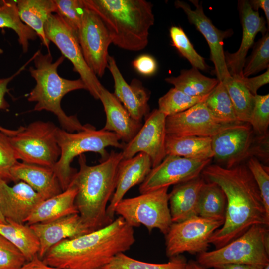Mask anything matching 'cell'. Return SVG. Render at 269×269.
<instances>
[{
    "instance_id": "3957f363",
    "label": "cell",
    "mask_w": 269,
    "mask_h": 269,
    "mask_svg": "<svg viewBox=\"0 0 269 269\" xmlns=\"http://www.w3.org/2000/svg\"><path fill=\"white\" fill-rule=\"evenodd\" d=\"M122 159L121 152L112 151L106 160L89 166L84 154L79 156L80 168L69 186L77 189L75 205L90 232L104 227L113 221L107 215V203L114 193L118 167Z\"/></svg>"
},
{
    "instance_id": "836d02e7",
    "label": "cell",
    "mask_w": 269,
    "mask_h": 269,
    "mask_svg": "<svg viewBox=\"0 0 269 269\" xmlns=\"http://www.w3.org/2000/svg\"><path fill=\"white\" fill-rule=\"evenodd\" d=\"M205 103L213 116L225 124H234L240 122L227 90L222 83L219 81L209 94Z\"/></svg>"
},
{
    "instance_id": "7402d4cb",
    "label": "cell",
    "mask_w": 269,
    "mask_h": 269,
    "mask_svg": "<svg viewBox=\"0 0 269 269\" xmlns=\"http://www.w3.org/2000/svg\"><path fill=\"white\" fill-rule=\"evenodd\" d=\"M152 168L150 157L145 153H139L134 157L122 159L119 163L114 193L107 208L109 218L114 219L115 208L130 189L141 184Z\"/></svg>"
},
{
    "instance_id": "e575fe53",
    "label": "cell",
    "mask_w": 269,
    "mask_h": 269,
    "mask_svg": "<svg viewBox=\"0 0 269 269\" xmlns=\"http://www.w3.org/2000/svg\"><path fill=\"white\" fill-rule=\"evenodd\" d=\"M187 261L178 255L165 263L156 264L137 260L120 253L115 256L102 269H186Z\"/></svg>"
},
{
    "instance_id": "484cf974",
    "label": "cell",
    "mask_w": 269,
    "mask_h": 269,
    "mask_svg": "<svg viewBox=\"0 0 269 269\" xmlns=\"http://www.w3.org/2000/svg\"><path fill=\"white\" fill-rule=\"evenodd\" d=\"M77 189L72 186L61 193L40 202L33 210L25 223L31 225L46 223L73 214H78L75 205Z\"/></svg>"
},
{
    "instance_id": "60d3db41",
    "label": "cell",
    "mask_w": 269,
    "mask_h": 269,
    "mask_svg": "<svg viewBox=\"0 0 269 269\" xmlns=\"http://www.w3.org/2000/svg\"><path fill=\"white\" fill-rule=\"evenodd\" d=\"M246 164L259 189L266 210L269 214V174L267 168L263 166L257 158L248 159Z\"/></svg>"
},
{
    "instance_id": "f1b7e54d",
    "label": "cell",
    "mask_w": 269,
    "mask_h": 269,
    "mask_svg": "<svg viewBox=\"0 0 269 269\" xmlns=\"http://www.w3.org/2000/svg\"><path fill=\"white\" fill-rule=\"evenodd\" d=\"M0 224V234L7 239L22 253L26 262L38 255L40 249L39 239L29 225L12 221Z\"/></svg>"
},
{
    "instance_id": "9c48e42d",
    "label": "cell",
    "mask_w": 269,
    "mask_h": 269,
    "mask_svg": "<svg viewBox=\"0 0 269 269\" xmlns=\"http://www.w3.org/2000/svg\"><path fill=\"white\" fill-rule=\"evenodd\" d=\"M58 128L51 122L36 121L15 130L8 136L18 160L53 168L61 153L56 137Z\"/></svg>"
},
{
    "instance_id": "8992f818",
    "label": "cell",
    "mask_w": 269,
    "mask_h": 269,
    "mask_svg": "<svg viewBox=\"0 0 269 269\" xmlns=\"http://www.w3.org/2000/svg\"><path fill=\"white\" fill-rule=\"evenodd\" d=\"M57 141L60 149L59 160L53 170L60 183L62 191L66 190L77 172L71 166L73 159L86 152H93L101 155L100 161L106 160L109 153L106 148L110 146L123 149L124 143L114 133L96 130L93 127L76 133L58 128Z\"/></svg>"
},
{
    "instance_id": "6da1fadb",
    "label": "cell",
    "mask_w": 269,
    "mask_h": 269,
    "mask_svg": "<svg viewBox=\"0 0 269 269\" xmlns=\"http://www.w3.org/2000/svg\"><path fill=\"white\" fill-rule=\"evenodd\" d=\"M201 175L207 181L218 184L227 199L224 223L209 240L216 249L237 238L254 225L269 226V214L246 163L231 168L209 164Z\"/></svg>"
},
{
    "instance_id": "f5cc1de1",
    "label": "cell",
    "mask_w": 269,
    "mask_h": 269,
    "mask_svg": "<svg viewBox=\"0 0 269 269\" xmlns=\"http://www.w3.org/2000/svg\"><path fill=\"white\" fill-rule=\"evenodd\" d=\"M263 269H269V264L264 266Z\"/></svg>"
},
{
    "instance_id": "83f0119b",
    "label": "cell",
    "mask_w": 269,
    "mask_h": 269,
    "mask_svg": "<svg viewBox=\"0 0 269 269\" xmlns=\"http://www.w3.org/2000/svg\"><path fill=\"white\" fill-rule=\"evenodd\" d=\"M165 150L166 155L191 159H212L214 155L210 137L166 134Z\"/></svg>"
},
{
    "instance_id": "ac0fdd59",
    "label": "cell",
    "mask_w": 269,
    "mask_h": 269,
    "mask_svg": "<svg viewBox=\"0 0 269 269\" xmlns=\"http://www.w3.org/2000/svg\"><path fill=\"white\" fill-rule=\"evenodd\" d=\"M238 9L242 27L240 46L238 51L233 53L225 51L224 56L226 65L230 75L242 77L247 54L253 45L256 35L260 32L264 35L269 29L266 26L265 19L260 16L258 11L252 9L248 0H239Z\"/></svg>"
},
{
    "instance_id": "1f68e13d",
    "label": "cell",
    "mask_w": 269,
    "mask_h": 269,
    "mask_svg": "<svg viewBox=\"0 0 269 269\" xmlns=\"http://www.w3.org/2000/svg\"><path fill=\"white\" fill-rule=\"evenodd\" d=\"M4 27L15 32L24 53L28 51L29 40H35L37 36L36 33L20 19L17 2L15 0H0V28Z\"/></svg>"
},
{
    "instance_id": "816d5d0a",
    "label": "cell",
    "mask_w": 269,
    "mask_h": 269,
    "mask_svg": "<svg viewBox=\"0 0 269 269\" xmlns=\"http://www.w3.org/2000/svg\"><path fill=\"white\" fill-rule=\"evenodd\" d=\"M7 222L5 219V217L3 215L1 209H0V224H6Z\"/></svg>"
},
{
    "instance_id": "5b68a950",
    "label": "cell",
    "mask_w": 269,
    "mask_h": 269,
    "mask_svg": "<svg viewBox=\"0 0 269 269\" xmlns=\"http://www.w3.org/2000/svg\"><path fill=\"white\" fill-rule=\"evenodd\" d=\"M34 55L35 67H30L29 70L36 84L27 98L30 102H36L34 110H46L53 113L63 129L69 132H80L92 128L93 126L89 124L82 125L76 115L68 116L61 108V100L67 93L80 89L87 90L85 84L80 78L68 80L59 76L57 69L65 57L62 55L53 62L50 52L43 54L38 50Z\"/></svg>"
},
{
    "instance_id": "277c9868",
    "label": "cell",
    "mask_w": 269,
    "mask_h": 269,
    "mask_svg": "<svg viewBox=\"0 0 269 269\" xmlns=\"http://www.w3.org/2000/svg\"><path fill=\"white\" fill-rule=\"evenodd\" d=\"M83 2L101 19L112 43L132 51L146 47L149 29L154 23L150 2L145 0H83Z\"/></svg>"
},
{
    "instance_id": "f546056e",
    "label": "cell",
    "mask_w": 269,
    "mask_h": 269,
    "mask_svg": "<svg viewBox=\"0 0 269 269\" xmlns=\"http://www.w3.org/2000/svg\"><path fill=\"white\" fill-rule=\"evenodd\" d=\"M165 80L176 89L193 97L209 95L219 82L217 79L206 77L194 67L182 70L179 76L167 77Z\"/></svg>"
},
{
    "instance_id": "8fae6325",
    "label": "cell",
    "mask_w": 269,
    "mask_h": 269,
    "mask_svg": "<svg viewBox=\"0 0 269 269\" xmlns=\"http://www.w3.org/2000/svg\"><path fill=\"white\" fill-rule=\"evenodd\" d=\"M224 222L195 215L172 223L165 235L166 256L171 258L185 252L199 254L207 251L209 238Z\"/></svg>"
},
{
    "instance_id": "ab89813d",
    "label": "cell",
    "mask_w": 269,
    "mask_h": 269,
    "mask_svg": "<svg viewBox=\"0 0 269 269\" xmlns=\"http://www.w3.org/2000/svg\"><path fill=\"white\" fill-rule=\"evenodd\" d=\"M249 124L259 135L267 134L269 125V94L255 95V104Z\"/></svg>"
},
{
    "instance_id": "c3c4849f",
    "label": "cell",
    "mask_w": 269,
    "mask_h": 269,
    "mask_svg": "<svg viewBox=\"0 0 269 269\" xmlns=\"http://www.w3.org/2000/svg\"><path fill=\"white\" fill-rule=\"evenodd\" d=\"M249 3L254 11H258L259 8L262 9L266 18L268 29L269 27V0H248Z\"/></svg>"
},
{
    "instance_id": "f907efd6",
    "label": "cell",
    "mask_w": 269,
    "mask_h": 269,
    "mask_svg": "<svg viewBox=\"0 0 269 269\" xmlns=\"http://www.w3.org/2000/svg\"><path fill=\"white\" fill-rule=\"evenodd\" d=\"M186 269H207L200 265L197 262L190 260L187 263Z\"/></svg>"
},
{
    "instance_id": "f35d334b",
    "label": "cell",
    "mask_w": 269,
    "mask_h": 269,
    "mask_svg": "<svg viewBox=\"0 0 269 269\" xmlns=\"http://www.w3.org/2000/svg\"><path fill=\"white\" fill-rule=\"evenodd\" d=\"M57 14L77 37L85 6L83 0H54Z\"/></svg>"
},
{
    "instance_id": "7a4b0ae2",
    "label": "cell",
    "mask_w": 269,
    "mask_h": 269,
    "mask_svg": "<svg viewBox=\"0 0 269 269\" xmlns=\"http://www.w3.org/2000/svg\"><path fill=\"white\" fill-rule=\"evenodd\" d=\"M135 241L134 228L119 216L104 227L59 242L42 259L63 269H102L117 254L129 250Z\"/></svg>"
},
{
    "instance_id": "4316f807",
    "label": "cell",
    "mask_w": 269,
    "mask_h": 269,
    "mask_svg": "<svg viewBox=\"0 0 269 269\" xmlns=\"http://www.w3.org/2000/svg\"><path fill=\"white\" fill-rule=\"evenodd\" d=\"M17 7L21 21L31 28L40 38L49 52V43L47 39L44 25L57 7L54 0H18Z\"/></svg>"
},
{
    "instance_id": "ee69618b",
    "label": "cell",
    "mask_w": 269,
    "mask_h": 269,
    "mask_svg": "<svg viewBox=\"0 0 269 269\" xmlns=\"http://www.w3.org/2000/svg\"><path fill=\"white\" fill-rule=\"evenodd\" d=\"M35 55L33 56L24 65H23L16 73L13 74L12 76L4 78H0V109L6 110L9 107V105L5 99V95L6 93L9 91V89L7 88L8 83L16 76H17L21 72L25 69L26 66L28 64L33 60L34 58ZM15 130H9L4 128L0 126V131H1L3 133L5 134L8 136H10L13 134L15 132Z\"/></svg>"
},
{
    "instance_id": "ba28073f",
    "label": "cell",
    "mask_w": 269,
    "mask_h": 269,
    "mask_svg": "<svg viewBox=\"0 0 269 269\" xmlns=\"http://www.w3.org/2000/svg\"><path fill=\"white\" fill-rule=\"evenodd\" d=\"M254 133L249 123H240L227 126L212 136L213 158L216 164L231 168L252 157L268 159V134L255 137Z\"/></svg>"
},
{
    "instance_id": "7dc6e473",
    "label": "cell",
    "mask_w": 269,
    "mask_h": 269,
    "mask_svg": "<svg viewBox=\"0 0 269 269\" xmlns=\"http://www.w3.org/2000/svg\"><path fill=\"white\" fill-rule=\"evenodd\" d=\"M17 269H63L52 267L46 264L38 255L30 261L26 262L21 267Z\"/></svg>"
},
{
    "instance_id": "d6986e66",
    "label": "cell",
    "mask_w": 269,
    "mask_h": 269,
    "mask_svg": "<svg viewBox=\"0 0 269 269\" xmlns=\"http://www.w3.org/2000/svg\"><path fill=\"white\" fill-rule=\"evenodd\" d=\"M44 200L23 181L10 186L6 181L0 180V209L6 221L25 223L34 208Z\"/></svg>"
},
{
    "instance_id": "44dd1931",
    "label": "cell",
    "mask_w": 269,
    "mask_h": 269,
    "mask_svg": "<svg viewBox=\"0 0 269 269\" xmlns=\"http://www.w3.org/2000/svg\"><path fill=\"white\" fill-rule=\"evenodd\" d=\"M40 242L38 256L42 259L48 251L59 242L90 232L79 214L67 215L53 221L29 225Z\"/></svg>"
},
{
    "instance_id": "d6a6232c",
    "label": "cell",
    "mask_w": 269,
    "mask_h": 269,
    "mask_svg": "<svg viewBox=\"0 0 269 269\" xmlns=\"http://www.w3.org/2000/svg\"><path fill=\"white\" fill-rule=\"evenodd\" d=\"M222 83L231 100L238 120L249 123L255 104V96L236 78L230 76Z\"/></svg>"
},
{
    "instance_id": "30bf717a",
    "label": "cell",
    "mask_w": 269,
    "mask_h": 269,
    "mask_svg": "<svg viewBox=\"0 0 269 269\" xmlns=\"http://www.w3.org/2000/svg\"><path fill=\"white\" fill-rule=\"evenodd\" d=\"M168 187L123 199L115 208V214L130 226L144 225L149 232L158 229L164 235L172 221L169 207Z\"/></svg>"
},
{
    "instance_id": "e0dca14e",
    "label": "cell",
    "mask_w": 269,
    "mask_h": 269,
    "mask_svg": "<svg viewBox=\"0 0 269 269\" xmlns=\"http://www.w3.org/2000/svg\"><path fill=\"white\" fill-rule=\"evenodd\" d=\"M217 120L205 101L166 118L167 134L212 137L227 126Z\"/></svg>"
},
{
    "instance_id": "5bb4252c",
    "label": "cell",
    "mask_w": 269,
    "mask_h": 269,
    "mask_svg": "<svg viewBox=\"0 0 269 269\" xmlns=\"http://www.w3.org/2000/svg\"><path fill=\"white\" fill-rule=\"evenodd\" d=\"M212 159H191L166 155L157 166L152 168L140 184V194L191 180L200 176Z\"/></svg>"
},
{
    "instance_id": "8d00e7d4",
    "label": "cell",
    "mask_w": 269,
    "mask_h": 269,
    "mask_svg": "<svg viewBox=\"0 0 269 269\" xmlns=\"http://www.w3.org/2000/svg\"><path fill=\"white\" fill-rule=\"evenodd\" d=\"M169 32L172 45L190 62L192 67L202 71L208 70L209 67L205 63L204 58L196 52L181 27L172 26Z\"/></svg>"
},
{
    "instance_id": "681fc988",
    "label": "cell",
    "mask_w": 269,
    "mask_h": 269,
    "mask_svg": "<svg viewBox=\"0 0 269 269\" xmlns=\"http://www.w3.org/2000/svg\"><path fill=\"white\" fill-rule=\"evenodd\" d=\"M264 267L258 265L228 264L215 267L214 269H263Z\"/></svg>"
},
{
    "instance_id": "cb8c5ba5",
    "label": "cell",
    "mask_w": 269,
    "mask_h": 269,
    "mask_svg": "<svg viewBox=\"0 0 269 269\" xmlns=\"http://www.w3.org/2000/svg\"><path fill=\"white\" fill-rule=\"evenodd\" d=\"M10 173L13 182H25L45 199L63 191L52 168L17 162L11 168Z\"/></svg>"
},
{
    "instance_id": "ffe728a7",
    "label": "cell",
    "mask_w": 269,
    "mask_h": 269,
    "mask_svg": "<svg viewBox=\"0 0 269 269\" xmlns=\"http://www.w3.org/2000/svg\"><path fill=\"white\" fill-rule=\"evenodd\" d=\"M108 68L114 80V95L134 120L141 122L142 119L149 113L148 102L150 91L136 78L128 84L121 73L115 59L110 55L108 57Z\"/></svg>"
},
{
    "instance_id": "d590c367",
    "label": "cell",
    "mask_w": 269,
    "mask_h": 269,
    "mask_svg": "<svg viewBox=\"0 0 269 269\" xmlns=\"http://www.w3.org/2000/svg\"><path fill=\"white\" fill-rule=\"evenodd\" d=\"M209 95L203 97L190 96L176 89L171 88L158 100V110L166 117L182 112L195 104L204 102Z\"/></svg>"
},
{
    "instance_id": "d4e9b609",
    "label": "cell",
    "mask_w": 269,
    "mask_h": 269,
    "mask_svg": "<svg viewBox=\"0 0 269 269\" xmlns=\"http://www.w3.org/2000/svg\"><path fill=\"white\" fill-rule=\"evenodd\" d=\"M205 182L201 174L191 180L174 185L168 194L169 207L173 223L197 215L199 195Z\"/></svg>"
},
{
    "instance_id": "f6af8a7d",
    "label": "cell",
    "mask_w": 269,
    "mask_h": 269,
    "mask_svg": "<svg viewBox=\"0 0 269 269\" xmlns=\"http://www.w3.org/2000/svg\"><path fill=\"white\" fill-rule=\"evenodd\" d=\"M132 65L139 74L150 76L154 75L157 70V63L154 57L149 54H142L133 60Z\"/></svg>"
},
{
    "instance_id": "7bdbcfd3",
    "label": "cell",
    "mask_w": 269,
    "mask_h": 269,
    "mask_svg": "<svg viewBox=\"0 0 269 269\" xmlns=\"http://www.w3.org/2000/svg\"><path fill=\"white\" fill-rule=\"evenodd\" d=\"M26 262L19 250L0 234V269H17Z\"/></svg>"
},
{
    "instance_id": "2e32d148",
    "label": "cell",
    "mask_w": 269,
    "mask_h": 269,
    "mask_svg": "<svg viewBox=\"0 0 269 269\" xmlns=\"http://www.w3.org/2000/svg\"><path fill=\"white\" fill-rule=\"evenodd\" d=\"M189 1L194 5V10L184 1L176 0L174 5L183 10L189 22L205 37L210 48V60L214 65V73L218 80L222 82L231 76L226 65L223 41L231 36L233 31L231 29L223 31L217 28L205 14L202 2L198 0Z\"/></svg>"
},
{
    "instance_id": "4dcf8cb0",
    "label": "cell",
    "mask_w": 269,
    "mask_h": 269,
    "mask_svg": "<svg viewBox=\"0 0 269 269\" xmlns=\"http://www.w3.org/2000/svg\"><path fill=\"white\" fill-rule=\"evenodd\" d=\"M226 205V197L222 188L214 182H205L199 195L197 215L224 220Z\"/></svg>"
},
{
    "instance_id": "bcb514c9",
    "label": "cell",
    "mask_w": 269,
    "mask_h": 269,
    "mask_svg": "<svg viewBox=\"0 0 269 269\" xmlns=\"http://www.w3.org/2000/svg\"><path fill=\"white\" fill-rule=\"evenodd\" d=\"M239 80L253 95L257 94V90L262 86L269 82V69L259 76L253 78L233 77Z\"/></svg>"
},
{
    "instance_id": "74e56055",
    "label": "cell",
    "mask_w": 269,
    "mask_h": 269,
    "mask_svg": "<svg viewBox=\"0 0 269 269\" xmlns=\"http://www.w3.org/2000/svg\"><path fill=\"white\" fill-rule=\"evenodd\" d=\"M269 67V33L268 31L254 45L251 55L246 59L242 71L243 77Z\"/></svg>"
},
{
    "instance_id": "9a60e30c",
    "label": "cell",
    "mask_w": 269,
    "mask_h": 269,
    "mask_svg": "<svg viewBox=\"0 0 269 269\" xmlns=\"http://www.w3.org/2000/svg\"><path fill=\"white\" fill-rule=\"evenodd\" d=\"M166 118L158 109L149 113L137 134L129 142L124 143L121 151L123 159L141 152L150 157L152 168L158 165L166 156Z\"/></svg>"
},
{
    "instance_id": "7c38bea8",
    "label": "cell",
    "mask_w": 269,
    "mask_h": 269,
    "mask_svg": "<svg viewBox=\"0 0 269 269\" xmlns=\"http://www.w3.org/2000/svg\"><path fill=\"white\" fill-rule=\"evenodd\" d=\"M47 39L58 48L64 57L68 59L85 84L87 90L96 99H99L103 86L88 67L83 57L77 37L57 14H52L44 25Z\"/></svg>"
},
{
    "instance_id": "52a82bcc",
    "label": "cell",
    "mask_w": 269,
    "mask_h": 269,
    "mask_svg": "<svg viewBox=\"0 0 269 269\" xmlns=\"http://www.w3.org/2000/svg\"><path fill=\"white\" fill-rule=\"evenodd\" d=\"M197 262L208 269L228 264H269V229L254 225L224 246L198 254Z\"/></svg>"
},
{
    "instance_id": "603a6c76",
    "label": "cell",
    "mask_w": 269,
    "mask_h": 269,
    "mask_svg": "<svg viewBox=\"0 0 269 269\" xmlns=\"http://www.w3.org/2000/svg\"><path fill=\"white\" fill-rule=\"evenodd\" d=\"M106 114L103 130L115 133L124 143L129 142L142 126L141 122L134 120L113 93L104 86L99 99Z\"/></svg>"
},
{
    "instance_id": "4fadbf2b",
    "label": "cell",
    "mask_w": 269,
    "mask_h": 269,
    "mask_svg": "<svg viewBox=\"0 0 269 269\" xmlns=\"http://www.w3.org/2000/svg\"><path fill=\"white\" fill-rule=\"evenodd\" d=\"M77 39L88 67L97 77H102L108 68V48L112 41L100 17L85 6Z\"/></svg>"
},
{
    "instance_id": "b9f144b4",
    "label": "cell",
    "mask_w": 269,
    "mask_h": 269,
    "mask_svg": "<svg viewBox=\"0 0 269 269\" xmlns=\"http://www.w3.org/2000/svg\"><path fill=\"white\" fill-rule=\"evenodd\" d=\"M18 160L9 136L0 131V180L13 181L10 171Z\"/></svg>"
}]
</instances>
